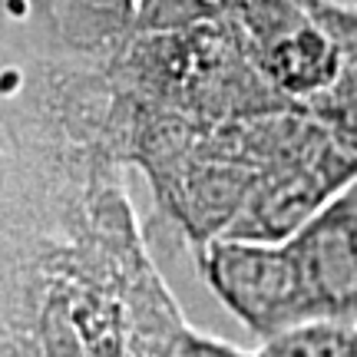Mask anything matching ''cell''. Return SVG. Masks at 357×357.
I'll use <instances>...</instances> for the list:
<instances>
[{"mask_svg": "<svg viewBox=\"0 0 357 357\" xmlns=\"http://www.w3.org/2000/svg\"><path fill=\"white\" fill-rule=\"evenodd\" d=\"M278 248L301 324L357 328V185Z\"/></svg>", "mask_w": 357, "mask_h": 357, "instance_id": "obj_1", "label": "cell"}, {"mask_svg": "<svg viewBox=\"0 0 357 357\" xmlns=\"http://www.w3.org/2000/svg\"><path fill=\"white\" fill-rule=\"evenodd\" d=\"M7 7H10V10L17 13V17H20V13H24V0H10V3H7Z\"/></svg>", "mask_w": 357, "mask_h": 357, "instance_id": "obj_2", "label": "cell"}]
</instances>
